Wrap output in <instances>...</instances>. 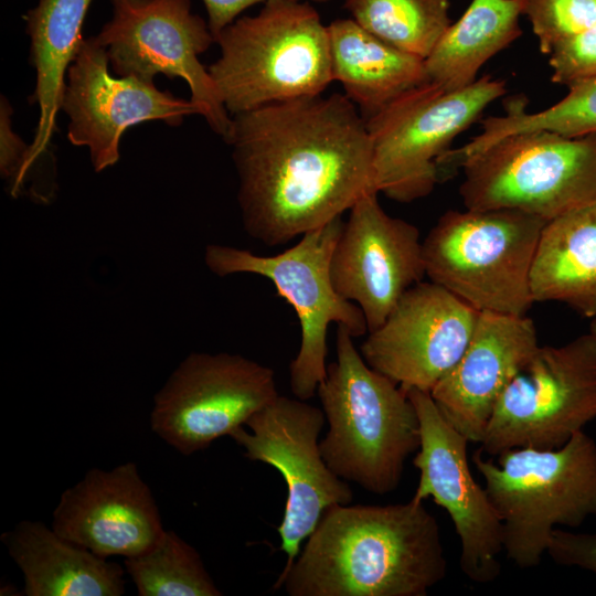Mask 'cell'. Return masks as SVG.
<instances>
[{
    "mask_svg": "<svg viewBox=\"0 0 596 596\" xmlns=\"http://www.w3.org/2000/svg\"><path fill=\"white\" fill-rule=\"evenodd\" d=\"M564 98L549 108L528 113V100L515 96L504 103L505 115L481 120L482 130L464 146L473 156L494 141L518 132L549 130L566 137H581L596 132V76L567 85Z\"/></svg>",
    "mask_w": 596,
    "mask_h": 596,
    "instance_id": "25",
    "label": "cell"
},
{
    "mask_svg": "<svg viewBox=\"0 0 596 596\" xmlns=\"http://www.w3.org/2000/svg\"><path fill=\"white\" fill-rule=\"evenodd\" d=\"M93 0H38L23 19L30 38V62L35 88L29 102L39 107V119L24 166V177L49 151L62 109L67 70L84 38L85 17Z\"/></svg>",
    "mask_w": 596,
    "mask_h": 596,
    "instance_id": "21",
    "label": "cell"
},
{
    "mask_svg": "<svg viewBox=\"0 0 596 596\" xmlns=\"http://www.w3.org/2000/svg\"><path fill=\"white\" fill-rule=\"evenodd\" d=\"M545 223L511 209L449 210L423 241L426 276L477 311L525 316Z\"/></svg>",
    "mask_w": 596,
    "mask_h": 596,
    "instance_id": "6",
    "label": "cell"
},
{
    "mask_svg": "<svg viewBox=\"0 0 596 596\" xmlns=\"http://www.w3.org/2000/svg\"><path fill=\"white\" fill-rule=\"evenodd\" d=\"M596 418V337L533 352L499 397L480 441L488 456L565 445Z\"/></svg>",
    "mask_w": 596,
    "mask_h": 596,
    "instance_id": "10",
    "label": "cell"
},
{
    "mask_svg": "<svg viewBox=\"0 0 596 596\" xmlns=\"http://www.w3.org/2000/svg\"><path fill=\"white\" fill-rule=\"evenodd\" d=\"M52 529L105 558L138 555L164 532L153 494L135 462L89 469L62 492Z\"/></svg>",
    "mask_w": 596,
    "mask_h": 596,
    "instance_id": "18",
    "label": "cell"
},
{
    "mask_svg": "<svg viewBox=\"0 0 596 596\" xmlns=\"http://www.w3.org/2000/svg\"><path fill=\"white\" fill-rule=\"evenodd\" d=\"M447 561L423 502L328 508L274 589L289 596H426Z\"/></svg>",
    "mask_w": 596,
    "mask_h": 596,
    "instance_id": "2",
    "label": "cell"
},
{
    "mask_svg": "<svg viewBox=\"0 0 596 596\" xmlns=\"http://www.w3.org/2000/svg\"><path fill=\"white\" fill-rule=\"evenodd\" d=\"M13 108L8 98H0V173L9 182L12 196H17L24 185V166L29 145L14 131Z\"/></svg>",
    "mask_w": 596,
    "mask_h": 596,
    "instance_id": "30",
    "label": "cell"
},
{
    "mask_svg": "<svg viewBox=\"0 0 596 596\" xmlns=\"http://www.w3.org/2000/svg\"><path fill=\"white\" fill-rule=\"evenodd\" d=\"M360 26L392 46L426 60L450 25V0H344Z\"/></svg>",
    "mask_w": 596,
    "mask_h": 596,
    "instance_id": "26",
    "label": "cell"
},
{
    "mask_svg": "<svg viewBox=\"0 0 596 596\" xmlns=\"http://www.w3.org/2000/svg\"><path fill=\"white\" fill-rule=\"evenodd\" d=\"M226 143L248 235L283 245L375 192L366 121L334 93L272 103L232 116Z\"/></svg>",
    "mask_w": 596,
    "mask_h": 596,
    "instance_id": "1",
    "label": "cell"
},
{
    "mask_svg": "<svg viewBox=\"0 0 596 596\" xmlns=\"http://www.w3.org/2000/svg\"><path fill=\"white\" fill-rule=\"evenodd\" d=\"M539 345L526 315L479 311L459 361L429 392L469 443L480 444L499 397Z\"/></svg>",
    "mask_w": 596,
    "mask_h": 596,
    "instance_id": "19",
    "label": "cell"
},
{
    "mask_svg": "<svg viewBox=\"0 0 596 596\" xmlns=\"http://www.w3.org/2000/svg\"><path fill=\"white\" fill-rule=\"evenodd\" d=\"M111 18L96 36L109 66L120 77L153 84L159 74L182 78L191 100L225 142L232 116L199 56L215 39L207 21L191 10V0H109Z\"/></svg>",
    "mask_w": 596,
    "mask_h": 596,
    "instance_id": "11",
    "label": "cell"
},
{
    "mask_svg": "<svg viewBox=\"0 0 596 596\" xmlns=\"http://www.w3.org/2000/svg\"><path fill=\"white\" fill-rule=\"evenodd\" d=\"M553 83L570 85L596 76V23L583 33L562 42L550 54Z\"/></svg>",
    "mask_w": 596,
    "mask_h": 596,
    "instance_id": "29",
    "label": "cell"
},
{
    "mask_svg": "<svg viewBox=\"0 0 596 596\" xmlns=\"http://www.w3.org/2000/svg\"><path fill=\"white\" fill-rule=\"evenodd\" d=\"M207 66L231 116L272 103L320 95L333 82L328 25L308 0H267L215 39Z\"/></svg>",
    "mask_w": 596,
    "mask_h": 596,
    "instance_id": "4",
    "label": "cell"
},
{
    "mask_svg": "<svg viewBox=\"0 0 596 596\" xmlns=\"http://www.w3.org/2000/svg\"><path fill=\"white\" fill-rule=\"evenodd\" d=\"M461 168L459 193L466 209H511L547 222L596 200V132L512 134Z\"/></svg>",
    "mask_w": 596,
    "mask_h": 596,
    "instance_id": "7",
    "label": "cell"
},
{
    "mask_svg": "<svg viewBox=\"0 0 596 596\" xmlns=\"http://www.w3.org/2000/svg\"><path fill=\"white\" fill-rule=\"evenodd\" d=\"M589 332L593 333L596 337V318H593V320L590 322Z\"/></svg>",
    "mask_w": 596,
    "mask_h": 596,
    "instance_id": "33",
    "label": "cell"
},
{
    "mask_svg": "<svg viewBox=\"0 0 596 596\" xmlns=\"http://www.w3.org/2000/svg\"><path fill=\"white\" fill-rule=\"evenodd\" d=\"M414 404L421 444L413 458L419 471L413 500L432 498L446 510L459 538L460 567L472 582H493L501 572L502 524L485 489L473 478L469 440L443 415L429 392H406Z\"/></svg>",
    "mask_w": 596,
    "mask_h": 596,
    "instance_id": "14",
    "label": "cell"
},
{
    "mask_svg": "<svg viewBox=\"0 0 596 596\" xmlns=\"http://www.w3.org/2000/svg\"><path fill=\"white\" fill-rule=\"evenodd\" d=\"M336 347L337 360L317 390L328 423L322 457L339 478L387 494L419 448L416 408L398 384L365 362L344 326H338Z\"/></svg>",
    "mask_w": 596,
    "mask_h": 596,
    "instance_id": "3",
    "label": "cell"
},
{
    "mask_svg": "<svg viewBox=\"0 0 596 596\" xmlns=\"http://www.w3.org/2000/svg\"><path fill=\"white\" fill-rule=\"evenodd\" d=\"M546 553L553 562L596 575V534L555 529Z\"/></svg>",
    "mask_w": 596,
    "mask_h": 596,
    "instance_id": "31",
    "label": "cell"
},
{
    "mask_svg": "<svg viewBox=\"0 0 596 596\" xmlns=\"http://www.w3.org/2000/svg\"><path fill=\"white\" fill-rule=\"evenodd\" d=\"M62 109L70 118L68 141L88 148L96 172L119 160L121 136L128 128L156 120L178 127L187 116L201 115L191 99L136 77H114L106 49L96 36L84 39L67 70Z\"/></svg>",
    "mask_w": 596,
    "mask_h": 596,
    "instance_id": "15",
    "label": "cell"
},
{
    "mask_svg": "<svg viewBox=\"0 0 596 596\" xmlns=\"http://www.w3.org/2000/svg\"><path fill=\"white\" fill-rule=\"evenodd\" d=\"M472 461L502 524L507 558L539 566L557 526L577 528L596 515V443L584 430L556 449L514 448Z\"/></svg>",
    "mask_w": 596,
    "mask_h": 596,
    "instance_id": "5",
    "label": "cell"
},
{
    "mask_svg": "<svg viewBox=\"0 0 596 596\" xmlns=\"http://www.w3.org/2000/svg\"><path fill=\"white\" fill-rule=\"evenodd\" d=\"M139 596H221L200 553L172 530L149 550L125 557Z\"/></svg>",
    "mask_w": 596,
    "mask_h": 596,
    "instance_id": "27",
    "label": "cell"
},
{
    "mask_svg": "<svg viewBox=\"0 0 596 596\" xmlns=\"http://www.w3.org/2000/svg\"><path fill=\"white\" fill-rule=\"evenodd\" d=\"M505 91L490 75L457 91L428 81L366 119L376 191L403 203L428 195L439 183L437 159Z\"/></svg>",
    "mask_w": 596,
    "mask_h": 596,
    "instance_id": "9",
    "label": "cell"
},
{
    "mask_svg": "<svg viewBox=\"0 0 596 596\" xmlns=\"http://www.w3.org/2000/svg\"><path fill=\"white\" fill-rule=\"evenodd\" d=\"M530 286L534 302L558 301L596 318V200L544 224Z\"/></svg>",
    "mask_w": 596,
    "mask_h": 596,
    "instance_id": "23",
    "label": "cell"
},
{
    "mask_svg": "<svg viewBox=\"0 0 596 596\" xmlns=\"http://www.w3.org/2000/svg\"><path fill=\"white\" fill-rule=\"evenodd\" d=\"M479 311L433 281H419L360 347L365 362L406 393L430 392L459 361Z\"/></svg>",
    "mask_w": 596,
    "mask_h": 596,
    "instance_id": "16",
    "label": "cell"
},
{
    "mask_svg": "<svg viewBox=\"0 0 596 596\" xmlns=\"http://www.w3.org/2000/svg\"><path fill=\"white\" fill-rule=\"evenodd\" d=\"M0 540L23 574L26 596L125 593L121 565L70 542L40 521H20Z\"/></svg>",
    "mask_w": 596,
    "mask_h": 596,
    "instance_id": "20",
    "label": "cell"
},
{
    "mask_svg": "<svg viewBox=\"0 0 596 596\" xmlns=\"http://www.w3.org/2000/svg\"><path fill=\"white\" fill-rule=\"evenodd\" d=\"M207 13V24L214 39L228 24L248 8L264 3L267 0H202ZM311 2H327L330 0H308Z\"/></svg>",
    "mask_w": 596,
    "mask_h": 596,
    "instance_id": "32",
    "label": "cell"
},
{
    "mask_svg": "<svg viewBox=\"0 0 596 596\" xmlns=\"http://www.w3.org/2000/svg\"><path fill=\"white\" fill-rule=\"evenodd\" d=\"M324 422L322 408L278 394L247 419L249 430L241 426L230 435L245 458L274 467L286 482L287 499L277 528L279 549L287 556L280 574L292 565L323 512L353 500L349 483L322 457L319 436Z\"/></svg>",
    "mask_w": 596,
    "mask_h": 596,
    "instance_id": "12",
    "label": "cell"
},
{
    "mask_svg": "<svg viewBox=\"0 0 596 596\" xmlns=\"http://www.w3.org/2000/svg\"><path fill=\"white\" fill-rule=\"evenodd\" d=\"M523 9L524 0H471L425 60L428 79L446 91L475 83L482 65L522 34Z\"/></svg>",
    "mask_w": 596,
    "mask_h": 596,
    "instance_id": "24",
    "label": "cell"
},
{
    "mask_svg": "<svg viewBox=\"0 0 596 596\" xmlns=\"http://www.w3.org/2000/svg\"><path fill=\"white\" fill-rule=\"evenodd\" d=\"M349 211L330 276L337 292L362 310L370 332L426 276L423 242L415 225L382 209L375 192L364 194Z\"/></svg>",
    "mask_w": 596,
    "mask_h": 596,
    "instance_id": "17",
    "label": "cell"
},
{
    "mask_svg": "<svg viewBox=\"0 0 596 596\" xmlns=\"http://www.w3.org/2000/svg\"><path fill=\"white\" fill-rule=\"evenodd\" d=\"M343 225L344 221L338 216L305 233L296 245L274 256L220 244L205 248L204 260L212 273L266 277L295 309L301 340L289 364V384L295 397L304 401L315 395L327 375L329 324L347 327L353 338L368 333L362 310L337 292L330 276L332 253Z\"/></svg>",
    "mask_w": 596,
    "mask_h": 596,
    "instance_id": "8",
    "label": "cell"
},
{
    "mask_svg": "<svg viewBox=\"0 0 596 596\" xmlns=\"http://www.w3.org/2000/svg\"><path fill=\"white\" fill-rule=\"evenodd\" d=\"M277 395L272 368L240 354L193 352L155 395L150 426L190 456L244 426Z\"/></svg>",
    "mask_w": 596,
    "mask_h": 596,
    "instance_id": "13",
    "label": "cell"
},
{
    "mask_svg": "<svg viewBox=\"0 0 596 596\" xmlns=\"http://www.w3.org/2000/svg\"><path fill=\"white\" fill-rule=\"evenodd\" d=\"M529 19L543 54H551L596 23V0H524Z\"/></svg>",
    "mask_w": 596,
    "mask_h": 596,
    "instance_id": "28",
    "label": "cell"
},
{
    "mask_svg": "<svg viewBox=\"0 0 596 596\" xmlns=\"http://www.w3.org/2000/svg\"><path fill=\"white\" fill-rule=\"evenodd\" d=\"M328 29L332 78L365 120L429 81L424 60L382 41L354 20L337 19Z\"/></svg>",
    "mask_w": 596,
    "mask_h": 596,
    "instance_id": "22",
    "label": "cell"
}]
</instances>
